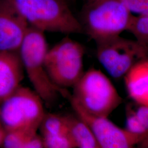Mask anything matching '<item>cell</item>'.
<instances>
[{
  "instance_id": "obj_1",
  "label": "cell",
  "mask_w": 148,
  "mask_h": 148,
  "mask_svg": "<svg viewBox=\"0 0 148 148\" xmlns=\"http://www.w3.org/2000/svg\"><path fill=\"white\" fill-rule=\"evenodd\" d=\"M69 100L92 116L108 117L121 103L122 98L106 74L94 68L84 72L73 87Z\"/></svg>"
},
{
  "instance_id": "obj_2",
  "label": "cell",
  "mask_w": 148,
  "mask_h": 148,
  "mask_svg": "<svg viewBox=\"0 0 148 148\" xmlns=\"http://www.w3.org/2000/svg\"><path fill=\"white\" fill-rule=\"evenodd\" d=\"M132 16L121 0H84L78 19L83 33L96 43L127 31Z\"/></svg>"
},
{
  "instance_id": "obj_3",
  "label": "cell",
  "mask_w": 148,
  "mask_h": 148,
  "mask_svg": "<svg viewBox=\"0 0 148 148\" xmlns=\"http://www.w3.org/2000/svg\"><path fill=\"white\" fill-rule=\"evenodd\" d=\"M30 27L42 32L66 34L83 33L79 19L67 0H8Z\"/></svg>"
},
{
  "instance_id": "obj_4",
  "label": "cell",
  "mask_w": 148,
  "mask_h": 148,
  "mask_svg": "<svg viewBox=\"0 0 148 148\" xmlns=\"http://www.w3.org/2000/svg\"><path fill=\"white\" fill-rule=\"evenodd\" d=\"M48 49L45 32L30 27L18 53L24 73L33 90L45 103L51 104L57 99L59 95H67L64 90L54 85L48 75L45 65Z\"/></svg>"
},
{
  "instance_id": "obj_5",
  "label": "cell",
  "mask_w": 148,
  "mask_h": 148,
  "mask_svg": "<svg viewBox=\"0 0 148 148\" xmlns=\"http://www.w3.org/2000/svg\"><path fill=\"white\" fill-rule=\"evenodd\" d=\"M44 101L34 90L21 86L0 106L5 132H37L46 114Z\"/></svg>"
},
{
  "instance_id": "obj_6",
  "label": "cell",
  "mask_w": 148,
  "mask_h": 148,
  "mask_svg": "<svg viewBox=\"0 0 148 148\" xmlns=\"http://www.w3.org/2000/svg\"><path fill=\"white\" fill-rule=\"evenodd\" d=\"M84 55V47L69 37L48 48L45 65L53 84L62 90L73 88L85 72Z\"/></svg>"
},
{
  "instance_id": "obj_7",
  "label": "cell",
  "mask_w": 148,
  "mask_h": 148,
  "mask_svg": "<svg viewBox=\"0 0 148 148\" xmlns=\"http://www.w3.org/2000/svg\"><path fill=\"white\" fill-rule=\"evenodd\" d=\"M98 60L115 79L125 76L138 63L148 60V46L120 35L95 43Z\"/></svg>"
},
{
  "instance_id": "obj_8",
  "label": "cell",
  "mask_w": 148,
  "mask_h": 148,
  "mask_svg": "<svg viewBox=\"0 0 148 148\" xmlns=\"http://www.w3.org/2000/svg\"><path fill=\"white\" fill-rule=\"evenodd\" d=\"M71 107L75 115L90 127L99 148H134L139 144L137 138L117 126L108 117L92 116L77 107Z\"/></svg>"
},
{
  "instance_id": "obj_9",
  "label": "cell",
  "mask_w": 148,
  "mask_h": 148,
  "mask_svg": "<svg viewBox=\"0 0 148 148\" xmlns=\"http://www.w3.org/2000/svg\"><path fill=\"white\" fill-rule=\"evenodd\" d=\"M29 27L8 0H0V52L18 51Z\"/></svg>"
},
{
  "instance_id": "obj_10",
  "label": "cell",
  "mask_w": 148,
  "mask_h": 148,
  "mask_svg": "<svg viewBox=\"0 0 148 148\" xmlns=\"http://www.w3.org/2000/svg\"><path fill=\"white\" fill-rule=\"evenodd\" d=\"M24 73L18 51L0 52V106L21 86Z\"/></svg>"
},
{
  "instance_id": "obj_11",
  "label": "cell",
  "mask_w": 148,
  "mask_h": 148,
  "mask_svg": "<svg viewBox=\"0 0 148 148\" xmlns=\"http://www.w3.org/2000/svg\"><path fill=\"white\" fill-rule=\"evenodd\" d=\"M124 79L130 97L138 105L148 106V60L134 65Z\"/></svg>"
},
{
  "instance_id": "obj_12",
  "label": "cell",
  "mask_w": 148,
  "mask_h": 148,
  "mask_svg": "<svg viewBox=\"0 0 148 148\" xmlns=\"http://www.w3.org/2000/svg\"><path fill=\"white\" fill-rule=\"evenodd\" d=\"M76 148H99L95 137L85 122L76 116H66Z\"/></svg>"
},
{
  "instance_id": "obj_13",
  "label": "cell",
  "mask_w": 148,
  "mask_h": 148,
  "mask_svg": "<svg viewBox=\"0 0 148 148\" xmlns=\"http://www.w3.org/2000/svg\"><path fill=\"white\" fill-rule=\"evenodd\" d=\"M3 148H45L37 132L14 131L5 132Z\"/></svg>"
},
{
  "instance_id": "obj_14",
  "label": "cell",
  "mask_w": 148,
  "mask_h": 148,
  "mask_svg": "<svg viewBox=\"0 0 148 148\" xmlns=\"http://www.w3.org/2000/svg\"><path fill=\"white\" fill-rule=\"evenodd\" d=\"M125 129L137 138L139 144L148 137V106L138 105L135 110H130Z\"/></svg>"
},
{
  "instance_id": "obj_15",
  "label": "cell",
  "mask_w": 148,
  "mask_h": 148,
  "mask_svg": "<svg viewBox=\"0 0 148 148\" xmlns=\"http://www.w3.org/2000/svg\"><path fill=\"white\" fill-rule=\"evenodd\" d=\"M41 136L46 137L70 132L66 116L52 113H46L39 130Z\"/></svg>"
},
{
  "instance_id": "obj_16",
  "label": "cell",
  "mask_w": 148,
  "mask_h": 148,
  "mask_svg": "<svg viewBox=\"0 0 148 148\" xmlns=\"http://www.w3.org/2000/svg\"><path fill=\"white\" fill-rule=\"evenodd\" d=\"M127 31L138 41L148 46V15H132Z\"/></svg>"
},
{
  "instance_id": "obj_17",
  "label": "cell",
  "mask_w": 148,
  "mask_h": 148,
  "mask_svg": "<svg viewBox=\"0 0 148 148\" xmlns=\"http://www.w3.org/2000/svg\"><path fill=\"white\" fill-rule=\"evenodd\" d=\"M42 139L45 148H76L70 131L57 135L42 137Z\"/></svg>"
},
{
  "instance_id": "obj_18",
  "label": "cell",
  "mask_w": 148,
  "mask_h": 148,
  "mask_svg": "<svg viewBox=\"0 0 148 148\" xmlns=\"http://www.w3.org/2000/svg\"><path fill=\"white\" fill-rule=\"evenodd\" d=\"M127 10L133 15H148V0H121Z\"/></svg>"
},
{
  "instance_id": "obj_19",
  "label": "cell",
  "mask_w": 148,
  "mask_h": 148,
  "mask_svg": "<svg viewBox=\"0 0 148 148\" xmlns=\"http://www.w3.org/2000/svg\"><path fill=\"white\" fill-rule=\"evenodd\" d=\"M5 132H5V129L4 128V127L2 125V123L0 120V147L2 146L4 138L5 136Z\"/></svg>"
},
{
  "instance_id": "obj_20",
  "label": "cell",
  "mask_w": 148,
  "mask_h": 148,
  "mask_svg": "<svg viewBox=\"0 0 148 148\" xmlns=\"http://www.w3.org/2000/svg\"><path fill=\"white\" fill-rule=\"evenodd\" d=\"M67 1H68V0H67Z\"/></svg>"
}]
</instances>
